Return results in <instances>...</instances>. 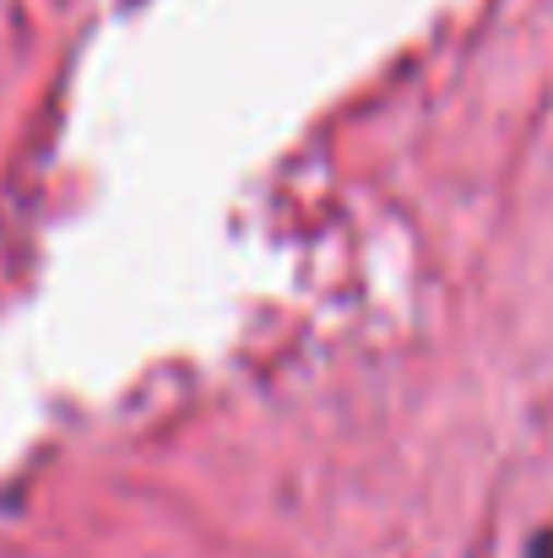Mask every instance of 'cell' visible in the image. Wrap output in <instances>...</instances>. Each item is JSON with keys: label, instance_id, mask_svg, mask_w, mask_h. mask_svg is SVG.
<instances>
[{"label": "cell", "instance_id": "6da1fadb", "mask_svg": "<svg viewBox=\"0 0 553 558\" xmlns=\"http://www.w3.org/2000/svg\"><path fill=\"white\" fill-rule=\"evenodd\" d=\"M527 558H553V532H538V537L527 543Z\"/></svg>", "mask_w": 553, "mask_h": 558}]
</instances>
